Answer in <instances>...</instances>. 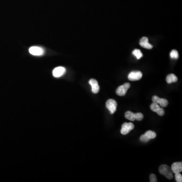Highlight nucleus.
<instances>
[{"mask_svg": "<svg viewBox=\"0 0 182 182\" xmlns=\"http://www.w3.org/2000/svg\"><path fill=\"white\" fill-rule=\"evenodd\" d=\"M160 174L165 176L168 179H172L173 178V172L172 169L166 164H163L159 168Z\"/></svg>", "mask_w": 182, "mask_h": 182, "instance_id": "nucleus-1", "label": "nucleus"}, {"mask_svg": "<svg viewBox=\"0 0 182 182\" xmlns=\"http://www.w3.org/2000/svg\"><path fill=\"white\" fill-rule=\"evenodd\" d=\"M125 117L131 121H134L135 120L141 121L144 118V115L142 113H134L130 111H127L125 113Z\"/></svg>", "mask_w": 182, "mask_h": 182, "instance_id": "nucleus-2", "label": "nucleus"}, {"mask_svg": "<svg viewBox=\"0 0 182 182\" xmlns=\"http://www.w3.org/2000/svg\"><path fill=\"white\" fill-rule=\"evenodd\" d=\"M156 134L152 131H148L140 137V141L143 142H147L151 139H154L156 138Z\"/></svg>", "mask_w": 182, "mask_h": 182, "instance_id": "nucleus-3", "label": "nucleus"}, {"mask_svg": "<svg viewBox=\"0 0 182 182\" xmlns=\"http://www.w3.org/2000/svg\"><path fill=\"white\" fill-rule=\"evenodd\" d=\"M117 102L112 99L108 100L106 103V106L107 108L110 111V113L112 114L114 113L117 110Z\"/></svg>", "mask_w": 182, "mask_h": 182, "instance_id": "nucleus-4", "label": "nucleus"}, {"mask_svg": "<svg viewBox=\"0 0 182 182\" xmlns=\"http://www.w3.org/2000/svg\"><path fill=\"white\" fill-rule=\"evenodd\" d=\"M29 52L34 56H42L45 53V50L40 47L33 46L29 49Z\"/></svg>", "mask_w": 182, "mask_h": 182, "instance_id": "nucleus-5", "label": "nucleus"}, {"mask_svg": "<svg viewBox=\"0 0 182 182\" xmlns=\"http://www.w3.org/2000/svg\"><path fill=\"white\" fill-rule=\"evenodd\" d=\"M135 127L134 124L132 122H125L122 125L121 129V134L123 135H126L128 134L130 131L133 130Z\"/></svg>", "mask_w": 182, "mask_h": 182, "instance_id": "nucleus-6", "label": "nucleus"}, {"mask_svg": "<svg viewBox=\"0 0 182 182\" xmlns=\"http://www.w3.org/2000/svg\"><path fill=\"white\" fill-rule=\"evenodd\" d=\"M130 86H131L130 84L129 83H125L123 85L118 86V88L116 91L117 94L119 96H125L128 89L130 88Z\"/></svg>", "mask_w": 182, "mask_h": 182, "instance_id": "nucleus-7", "label": "nucleus"}, {"mask_svg": "<svg viewBox=\"0 0 182 182\" xmlns=\"http://www.w3.org/2000/svg\"><path fill=\"white\" fill-rule=\"evenodd\" d=\"M153 102L157 104L162 107H166L169 104V102L167 100L165 99L160 98L159 97L156 96H153L152 98Z\"/></svg>", "mask_w": 182, "mask_h": 182, "instance_id": "nucleus-8", "label": "nucleus"}, {"mask_svg": "<svg viewBox=\"0 0 182 182\" xmlns=\"http://www.w3.org/2000/svg\"><path fill=\"white\" fill-rule=\"evenodd\" d=\"M142 77V73L141 71H132L128 75V80L131 81H136L140 80Z\"/></svg>", "mask_w": 182, "mask_h": 182, "instance_id": "nucleus-9", "label": "nucleus"}, {"mask_svg": "<svg viewBox=\"0 0 182 182\" xmlns=\"http://www.w3.org/2000/svg\"><path fill=\"white\" fill-rule=\"evenodd\" d=\"M150 109L152 112L157 113L159 116H163L165 113V111L164 109L160 107L159 104L155 103L151 104V105H150Z\"/></svg>", "mask_w": 182, "mask_h": 182, "instance_id": "nucleus-10", "label": "nucleus"}, {"mask_svg": "<svg viewBox=\"0 0 182 182\" xmlns=\"http://www.w3.org/2000/svg\"><path fill=\"white\" fill-rule=\"evenodd\" d=\"M66 72V69L62 66L55 68L53 70V75L55 77H60L65 74Z\"/></svg>", "mask_w": 182, "mask_h": 182, "instance_id": "nucleus-11", "label": "nucleus"}, {"mask_svg": "<svg viewBox=\"0 0 182 182\" xmlns=\"http://www.w3.org/2000/svg\"><path fill=\"white\" fill-rule=\"evenodd\" d=\"M90 85L92 86V91L94 94H97L99 92L100 86L97 81L95 79H91L89 81Z\"/></svg>", "mask_w": 182, "mask_h": 182, "instance_id": "nucleus-12", "label": "nucleus"}, {"mask_svg": "<svg viewBox=\"0 0 182 182\" xmlns=\"http://www.w3.org/2000/svg\"><path fill=\"white\" fill-rule=\"evenodd\" d=\"M139 44L141 47L147 49H151L153 48V46L149 43L148 39L147 37H143L140 39Z\"/></svg>", "mask_w": 182, "mask_h": 182, "instance_id": "nucleus-13", "label": "nucleus"}, {"mask_svg": "<svg viewBox=\"0 0 182 182\" xmlns=\"http://www.w3.org/2000/svg\"><path fill=\"white\" fill-rule=\"evenodd\" d=\"M172 170L173 173H180L182 171V162H177L174 163L172 164Z\"/></svg>", "mask_w": 182, "mask_h": 182, "instance_id": "nucleus-14", "label": "nucleus"}, {"mask_svg": "<svg viewBox=\"0 0 182 182\" xmlns=\"http://www.w3.org/2000/svg\"><path fill=\"white\" fill-rule=\"evenodd\" d=\"M166 81L168 84H172L177 81L178 77L174 74H169L166 77Z\"/></svg>", "mask_w": 182, "mask_h": 182, "instance_id": "nucleus-15", "label": "nucleus"}, {"mask_svg": "<svg viewBox=\"0 0 182 182\" xmlns=\"http://www.w3.org/2000/svg\"><path fill=\"white\" fill-rule=\"evenodd\" d=\"M133 55L136 57L138 59H140L143 57V54L139 49H135L132 52Z\"/></svg>", "mask_w": 182, "mask_h": 182, "instance_id": "nucleus-16", "label": "nucleus"}, {"mask_svg": "<svg viewBox=\"0 0 182 182\" xmlns=\"http://www.w3.org/2000/svg\"><path fill=\"white\" fill-rule=\"evenodd\" d=\"M170 56L173 59H177L179 58L178 52L176 50H173L170 52Z\"/></svg>", "mask_w": 182, "mask_h": 182, "instance_id": "nucleus-17", "label": "nucleus"}, {"mask_svg": "<svg viewBox=\"0 0 182 182\" xmlns=\"http://www.w3.org/2000/svg\"><path fill=\"white\" fill-rule=\"evenodd\" d=\"M175 179H176V182H182V176L180 173H176L175 174Z\"/></svg>", "mask_w": 182, "mask_h": 182, "instance_id": "nucleus-18", "label": "nucleus"}, {"mask_svg": "<svg viewBox=\"0 0 182 182\" xmlns=\"http://www.w3.org/2000/svg\"><path fill=\"white\" fill-rule=\"evenodd\" d=\"M150 182H157V178L154 174H150Z\"/></svg>", "mask_w": 182, "mask_h": 182, "instance_id": "nucleus-19", "label": "nucleus"}]
</instances>
